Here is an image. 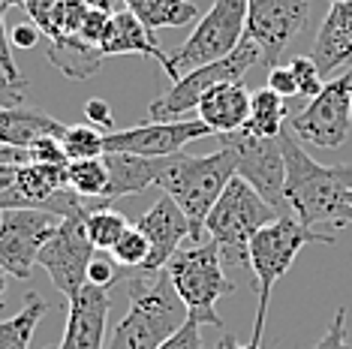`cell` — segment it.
<instances>
[{
	"label": "cell",
	"mask_w": 352,
	"mask_h": 349,
	"mask_svg": "<svg viewBox=\"0 0 352 349\" xmlns=\"http://www.w3.org/2000/svg\"><path fill=\"white\" fill-rule=\"evenodd\" d=\"M94 256H97V247L87 238L85 217L69 214V217H60V226L45 241L43 253H39V265L45 268L52 286L69 301L87 283V268H91Z\"/></svg>",
	"instance_id": "obj_12"
},
{
	"label": "cell",
	"mask_w": 352,
	"mask_h": 349,
	"mask_svg": "<svg viewBox=\"0 0 352 349\" xmlns=\"http://www.w3.org/2000/svg\"><path fill=\"white\" fill-rule=\"evenodd\" d=\"M286 121H289V109H286V100L280 93H274L271 87L250 93V121H247L244 130H250L253 136L262 139H277L283 133Z\"/></svg>",
	"instance_id": "obj_23"
},
{
	"label": "cell",
	"mask_w": 352,
	"mask_h": 349,
	"mask_svg": "<svg viewBox=\"0 0 352 349\" xmlns=\"http://www.w3.org/2000/svg\"><path fill=\"white\" fill-rule=\"evenodd\" d=\"M196 115L199 121L211 126L214 136H232L250 121V91L244 87V82L217 85L199 100Z\"/></svg>",
	"instance_id": "obj_18"
},
{
	"label": "cell",
	"mask_w": 352,
	"mask_h": 349,
	"mask_svg": "<svg viewBox=\"0 0 352 349\" xmlns=\"http://www.w3.org/2000/svg\"><path fill=\"white\" fill-rule=\"evenodd\" d=\"M19 166L21 163H3L0 166V214L30 208L25 193H21V187H19Z\"/></svg>",
	"instance_id": "obj_30"
},
{
	"label": "cell",
	"mask_w": 352,
	"mask_h": 349,
	"mask_svg": "<svg viewBox=\"0 0 352 349\" xmlns=\"http://www.w3.org/2000/svg\"><path fill=\"white\" fill-rule=\"evenodd\" d=\"M214 136V130L205 121H148L135 124L126 130L106 133V154H135L148 160H163V157L181 154L190 142Z\"/></svg>",
	"instance_id": "obj_14"
},
{
	"label": "cell",
	"mask_w": 352,
	"mask_h": 349,
	"mask_svg": "<svg viewBox=\"0 0 352 349\" xmlns=\"http://www.w3.org/2000/svg\"><path fill=\"white\" fill-rule=\"evenodd\" d=\"M0 6H3V10L6 6H21V0H0Z\"/></svg>",
	"instance_id": "obj_44"
},
{
	"label": "cell",
	"mask_w": 352,
	"mask_h": 349,
	"mask_svg": "<svg viewBox=\"0 0 352 349\" xmlns=\"http://www.w3.org/2000/svg\"><path fill=\"white\" fill-rule=\"evenodd\" d=\"M30 157H28V150H21V148H3L0 145V166L3 163H28Z\"/></svg>",
	"instance_id": "obj_40"
},
{
	"label": "cell",
	"mask_w": 352,
	"mask_h": 349,
	"mask_svg": "<svg viewBox=\"0 0 352 349\" xmlns=\"http://www.w3.org/2000/svg\"><path fill=\"white\" fill-rule=\"evenodd\" d=\"M3 295H6V271L0 268V304H3Z\"/></svg>",
	"instance_id": "obj_43"
},
{
	"label": "cell",
	"mask_w": 352,
	"mask_h": 349,
	"mask_svg": "<svg viewBox=\"0 0 352 349\" xmlns=\"http://www.w3.org/2000/svg\"><path fill=\"white\" fill-rule=\"evenodd\" d=\"M28 157L34 163H52V166H67L69 163L67 150H63V145H60V136H45V139L34 142V145L28 148Z\"/></svg>",
	"instance_id": "obj_32"
},
{
	"label": "cell",
	"mask_w": 352,
	"mask_h": 349,
	"mask_svg": "<svg viewBox=\"0 0 352 349\" xmlns=\"http://www.w3.org/2000/svg\"><path fill=\"white\" fill-rule=\"evenodd\" d=\"M111 289L85 283L73 298L67 301V328H63L58 349H102L109 328Z\"/></svg>",
	"instance_id": "obj_16"
},
{
	"label": "cell",
	"mask_w": 352,
	"mask_h": 349,
	"mask_svg": "<svg viewBox=\"0 0 352 349\" xmlns=\"http://www.w3.org/2000/svg\"><path fill=\"white\" fill-rule=\"evenodd\" d=\"M0 69H3L6 78H21L19 63L12 58V43L6 36V21H3V6H0Z\"/></svg>",
	"instance_id": "obj_38"
},
{
	"label": "cell",
	"mask_w": 352,
	"mask_h": 349,
	"mask_svg": "<svg viewBox=\"0 0 352 349\" xmlns=\"http://www.w3.org/2000/svg\"><path fill=\"white\" fill-rule=\"evenodd\" d=\"M45 313H49V304L36 292H30L25 307L12 319H0V349H30L34 331Z\"/></svg>",
	"instance_id": "obj_25"
},
{
	"label": "cell",
	"mask_w": 352,
	"mask_h": 349,
	"mask_svg": "<svg viewBox=\"0 0 352 349\" xmlns=\"http://www.w3.org/2000/svg\"><path fill=\"white\" fill-rule=\"evenodd\" d=\"M238 174V157L229 145H220V150L205 157H190V154H175L163 157V169H160L157 187L166 196L178 202V208L190 220V241H202L205 235V220L211 208L217 205L223 190L232 178Z\"/></svg>",
	"instance_id": "obj_3"
},
{
	"label": "cell",
	"mask_w": 352,
	"mask_h": 349,
	"mask_svg": "<svg viewBox=\"0 0 352 349\" xmlns=\"http://www.w3.org/2000/svg\"><path fill=\"white\" fill-rule=\"evenodd\" d=\"M211 349H223V340H220V344H214V346H211Z\"/></svg>",
	"instance_id": "obj_46"
},
{
	"label": "cell",
	"mask_w": 352,
	"mask_h": 349,
	"mask_svg": "<svg viewBox=\"0 0 352 349\" xmlns=\"http://www.w3.org/2000/svg\"><path fill=\"white\" fill-rule=\"evenodd\" d=\"M310 0H250L247 6V39L262 52V63L271 69L280 63V54L292 39L307 27Z\"/></svg>",
	"instance_id": "obj_13"
},
{
	"label": "cell",
	"mask_w": 352,
	"mask_h": 349,
	"mask_svg": "<svg viewBox=\"0 0 352 349\" xmlns=\"http://www.w3.org/2000/svg\"><path fill=\"white\" fill-rule=\"evenodd\" d=\"M223 253L217 244L208 241H190V247H181L169 259L166 271L178 298L187 307L190 319L223 328V319L217 313V301L235 292V283L223 271Z\"/></svg>",
	"instance_id": "obj_5"
},
{
	"label": "cell",
	"mask_w": 352,
	"mask_h": 349,
	"mask_svg": "<svg viewBox=\"0 0 352 349\" xmlns=\"http://www.w3.org/2000/svg\"><path fill=\"white\" fill-rule=\"evenodd\" d=\"M109 166V202L115 205L124 196L145 193L148 187H157L160 169L163 160H148V157H135V154H106Z\"/></svg>",
	"instance_id": "obj_20"
},
{
	"label": "cell",
	"mask_w": 352,
	"mask_h": 349,
	"mask_svg": "<svg viewBox=\"0 0 352 349\" xmlns=\"http://www.w3.org/2000/svg\"><path fill=\"white\" fill-rule=\"evenodd\" d=\"M346 205H352V190H346Z\"/></svg>",
	"instance_id": "obj_45"
},
{
	"label": "cell",
	"mask_w": 352,
	"mask_h": 349,
	"mask_svg": "<svg viewBox=\"0 0 352 349\" xmlns=\"http://www.w3.org/2000/svg\"><path fill=\"white\" fill-rule=\"evenodd\" d=\"M109 256L115 259L126 274H133V271H142V268H145V262L151 256V244H148V238L139 226H130L121 235V241L109 250Z\"/></svg>",
	"instance_id": "obj_28"
},
{
	"label": "cell",
	"mask_w": 352,
	"mask_h": 349,
	"mask_svg": "<svg viewBox=\"0 0 352 349\" xmlns=\"http://www.w3.org/2000/svg\"><path fill=\"white\" fill-rule=\"evenodd\" d=\"M220 145H229L238 157V178H244L280 217H289L283 190H286V157L277 139L253 136L250 130H238L220 136Z\"/></svg>",
	"instance_id": "obj_10"
},
{
	"label": "cell",
	"mask_w": 352,
	"mask_h": 349,
	"mask_svg": "<svg viewBox=\"0 0 352 349\" xmlns=\"http://www.w3.org/2000/svg\"><path fill=\"white\" fill-rule=\"evenodd\" d=\"M63 0H21V10L30 15V25L39 27V34L45 36V30H49L54 12H58V6Z\"/></svg>",
	"instance_id": "obj_35"
},
{
	"label": "cell",
	"mask_w": 352,
	"mask_h": 349,
	"mask_svg": "<svg viewBox=\"0 0 352 349\" xmlns=\"http://www.w3.org/2000/svg\"><path fill=\"white\" fill-rule=\"evenodd\" d=\"M247 6L250 0H214L193 27V34L175 52H169V60L163 67L166 76L175 82L190 69L214 63L235 52L247 34Z\"/></svg>",
	"instance_id": "obj_7"
},
{
	"label": "cell",
	"mask_w": 352,
	"mask_h": 349,
	"mask_svg": "<svg viewBox=\"0 0 352 349\" xmlns=\"http://www.w3.org/2000/svg\"><path fill=\"white\" fill-rule=\"evenodd\" d=\"M220 340H223V349H262L259 344H238L232 335H223Z\"/></svg>",
	"instance_id": "obj_41"
},
{
	"label": "cell",
	"mask_w": 352,
	"mask_h": 349,
	"mask_svg": "<svg viewBox=\"0 0 352 349\" xmlns=\"http://www.w3.org/2000/svg\"><path fill=\"white\" fill-rule=\"evenodd\" d=\"M126 289H130V307L111 328L102 349H160L163 340H169L190 319L166 268L157 274L133 271Z\"/></svg>",
	"instance_id": "obj_2"
},
{
	"label": "cell",
	"mask_w": 352,
	"mask_h": 349,
	"mask_svg": "<svg viewBox=\"0 0 352 349\" xmlns=\"http://www.w3.org/2000/svg\"><path fill=\"white\" fill-rule=\"evenodd\" d=\"M139 229L145 232L148 244H151V256L145 262V268L135 274H157L169 265V259L181 250L184 241H190V220L187 214L178 208V202L172 196H160L151 208L142 214Z\"/></svg>",
	"instance_id": "obj_15"
},
{
	"label": "cell",
	"mask_w": 352,
	"mask_h": 349,
	"mask_svg": "<svg viewBox=\"0 0 352 349\" xmlns=\"http://www.w3.org/2000/svg\"><path fill=\"white\" fill-rule=\"evenodd\" d=\"M277 217V208H271L244 178L235 174L208 214L205 235L220 247L226 262L247 265V247H250L253 235L268 223H274Z\"/></svg>",
	"instance_id": "obj_6"
},
{
	"label": "cell",
	"mask_w": 352,
	"mask_h": 349,
	"mask_svg": "<svg viewBox=\"0 0 352 349\" xmlns=\"http://www.w3.org/2000/svg\"><path fill=\"white\" fill-rule=\"evenodd\" d=\"M60 145L69 160H94V157H106V133L91 124H73L63 130Z\"/></svg>",
	"instance_id": "obj_27"
},
{
	"label": "cell",
	"mask_w": 352,
	"mask_h": 349,
	"mask_svg": "<svg viewBox=\"0 0 352 349\" xmlns=\"http://www.w3.org/2000/svg\"><path fill=\"white\" fill-rule=\"evenodd\" d=\"M58 226L60 214L54 211H3L0 214V268L19 280H30L34 265H39V253Z\"/></svg>",
	"instance_id": "obj_11"
},
{
	"label": "cell",
	"mask_w": 352,
	"mask_h": 349,
	"mask_svg": "<svg viewBox=\"0 0 352 349\" xmlns=\"http://www.w3.org/2000/svg\"><path fill=\"white\" fill-rule=\"evenodd\" d=\"M316 349H352V340L346 331V307H338V313H334V319L325 328V335L316 344Z\"/></svg>",
	"instance_id": "obj_33"
},
{
	"label": "cell",
	"mask_w": 352,
	"mask_h": 349,
	"mask_svg": "<svg viewBox=\"0 0 352 349\" xmlns=\"http://www.w3.org/2000/svg\"><path fill=\"white\" fill-rule=\"evenodd\" d=\"M85 229H87V238H91L94 247L109 253L121 241V235L130 229V223H126V217L115 208H94L85 214Z\"/></svg>",
	"instance_id": "obj_26"
},
{
	"label": "cell",
	"mask_w": 352,
	"mask_h": 349,
	"mask_svg": "<svg viewBox=\"0 0 352 349\" xmlns=\"http://www.w3.org/2000/svg\"><path fill=\"white\" fill-rule=\"evenodd\" d=\"M274 93H280L283 100H292V97H298V85H295V76H292V69H289V63H277V67H271L268 69V85Z\"/></svg>",
	"instance_id": "obj_36"
},
{
	"label": "cell",
	"mask_w": 352,
	"mask_h": 349,
	"mask_svg": "<svg viewBox=\"0 0 352 349\" xmlns=\"http://www.w3.org/2000/svg\"><path fill=\"white\" fill-rule=\"evenodd\" d=\"M124 6L145 25L151 34L166 27H184L199 19L193 0H124Z\"/></svg>",
	"instance_id": "obj_21"
},
{
	"label": "cell",
	"mask_w": 352,
	"mask_h": 349,
	"mask_svg": "<svg viewBox=\"0 0 352 349\" xmlns=\"http://www.w3.org/2000/svg\"><path fill=\"white\" fill-rule=\"evenodd\" d=\"M256 63H262V52L253 39L244 36L241 45L232 54H226V58L205 63V67H196V69H190V73H184L181 78H175L169 91L148 106V117L151 121H184L190 112H196L199 100H202L211 87L241 82Z\"/></svg>",
	"instance_id": "obj_8"
},
{
	"label": "cell",
	"mask_w": 352,
	"mask_h": 349,
	"mask_svg": "<svg viewBox=\"0 0 352 349\" xmlns=\"http://www.w3.org/2000/svg\"><path fill=\"white\" fill-rule=\"evenodd\" d=\"M126 277V271L121 265H118L111 256H102L97 250V256L91 259V268H87V283H94V286H102V289H115L118 283H121Z\"/></svg>",
	"instance_id": "obj_31"
},
{
	"label": "cell",
	"mask_w": 352,
	"mask_h": 349,
	"mask_svg": "<svg viewBox=\"0 0 352 349\" xmlns=\"http://www.w3.org/2000/svg\"><path fill=\"white\" fill-rule=\"evenodd\" d=\"M286 157V190L283 199L289 217L298 223L316 226H352V205H346V187L340 184L334 166L316 163L289 126L277 136Z\"/></svg>",
	"instance_id": "obj_1"
},
{
	"label": "cell",
	"mask_w": 352,
	"mask_h": 349,
	"mask_svg": "<svg viewBox=\"0 0 352 349\" xmlns=\"http://www.w3.org/2000/svg\"><path fill=\"white\" fill-rule=\"evenodd\" d=\"M334 172H338V178H340V184L352 190V163L349 166H334Z\"/></svg>",
	"instance_id": "obj_42"
},
{
	"label": "cell",
	"mask_w": 352,
	"mask_h": 349,
	"mask_svg": "<svg viewBox=\"0 0 352 349\" xmlns=\"http://www.w3.org/2000/svg\"><path fill=\"white\" fill-rule=\"evenodd\" d=\"M85 121L91 126H97V130H102V133H111V126H115V115H111L106 100L94 97V100L85 102Z\"/></svg>",
	"instance_id": "obj_37"
},
{
	"label": "cell",
	"mask_w": 352,
	"mask_h": 349,
	"mask_svg": "<svg viewBox=\"0 0 352 349\" xmlns=\"http://www.w3.org/2000/svg\"><path fill=\"white\" fill-rule=\"evenodd\" d=\"M310 58L322 76H331L343 63L352 60V0L346 3H331L322 27L314 39Z\"/></svg>",
	"instance_id": "obj_19"
},
{
	"label": "cell",
	"mask_w": 352,
	"mask_h": 349,
	"mask_svg": "<svg viewBox=\"0 0 352 349\" xmlns=\"http://www.w3.org/2000/svg\"><path fill=\"white\" fill-rule=\"evenodd\" d=\"M289 69L295 76V85H298V93L307 100H314L319 91L325 87V76L319 73V67L314 63V58L310 54H298V58L289 60Z\"/></svg>",
	"instance_id": "obj_29"
},
{
	"label": "cell",
	"mask_w": 352,
	"mask_h": 349,
	"mask_svg": "<svg viewBox=\"0 0 352 349\" xmlns=\"http://www.w3.org/2000/svg\"><path fill=\"white\" fill-rule=\"evenodd\" d=\"M307 244H334V235L316 232V229L298 223L295 217H277L274 223H268L265 229H259V232L253 235L250 247H247V268H250V274H253L259 304H256L250 344H262L274 283L289 271L295 256H298L301 247H307Z\"/></svg>",
	"instance_id": "obj_4"
},
{
	"label": "cell",
	"mask_w": 352,
	"mask_h": 349,
	"mask_svg": "<svg viewBox=\"0 0 352 349\" xmlns=\"http://www.w3.org/2000/svg\"><path fill=\"white\" fill-rule=\"evenodd\" d=\"M100 52L102 58H121V54H142V58L157 60L160 67H166L169 54L160 49V43L154 39V34L142 25L135 15L121 6L118 12H111L106 30H102L100 39Z\"/></svg>",
	"instance_id": "obj_17"
},
{
	"label": "cell",
	"mask_w": 352,
	"mask_h": 349,
	"mask_svg": "<svg viewBox=\"0 0 352 349\" xmlns=\"http://www.w3.org/2000/svg\"><path fill=\"white\" fill-rule=\"evenodd\" d=\"M45 54H49V60L60 69L63 76L76 78V82L94 76L102 67V52L97 49V45H87L85 39H78V36L54 39V43H49V52Z\"/></svg>",
	"instance_id": "obj_22"
},
{
	"label": "cell",
	"mask_w": 352,
	"mask_h": 349,
	"mask_svg": "<svg viewBox=\"0 0 352 349\" xmlns=\"http://www.w3.org/2000/svg\"><path fill=\"white\" fill-rule=\"evenodd\" d=\"M109 166L106 157H94V160H69L67 166V184L76 196H82L87 202H100V205H111L109 202Z\"/></svg>",
	"instance_id": "obj_24"
},
{
	"label": "cell",
	"mask_w": 352,
	"mask_h": 349,
	"mask_svg": "<svg viewBox=\"0 0 352 349\" xmlns=\"http://www.w3.org/2000/svg\"><path fill=\"white\" fill-rule=\"evenodd\" d=\"M331 3H346V0H331Z\"/></svg>",
	"instance_id": "obj_47"
},
{
	"label": "cell",
	"mask_w": 352,
	"mask_h": 349,
	"mask_svg": "<svg viewBox=\"0 0 352 349\" xmlns=\"http://www.w3.org/2000/svg\"><path fill=\"white\" fill-rule=\"evenodd\" d=\"M286 126L292 136L314 148H340L352 130V69L328 78L325 87L295 115Z\"/></svg>",
	"instance_id": "obj_9"
},
{
	"label": "cell",
	"mask_w": 352,
	"mask_h": 349,
	"mask_svg": "<svg viewBox=\"0 0 352 349\" xmlns=\"http://www.w3.org/2000/svg\"><path fill=\"white\" fill-rule=\"evenodd\" d=\"M39 27L36 25H15L10 30V43H12V49H34V45L39 43Z\"/></svg>",
	"instance_id": "obj_39"
},
{
	"label": "cell",
	"mask_w": 352,
	"mask_h": 349,
	"mask_svg": "<svg viewBox=\"0 0 352 349\" xmlns=\"http://www.w3.org/2000/svg\"><path fill=\"white\" fill-rule=\"evenodd\" d=\"M160 349H205V340H202V322L187 319L169 340H163V344H160Z\"/></svg>",
	"instance_id": "obj_34"
}]
</instances>
